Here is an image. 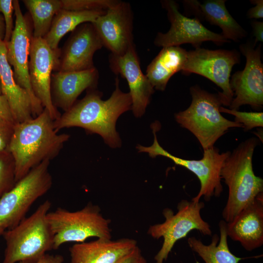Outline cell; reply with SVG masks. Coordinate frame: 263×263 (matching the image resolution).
<instances>
[{
	"label": "cell",
	"mask_w": 263,
	"mask_h": 263,
	"mask_svg": "<svg viewBox=\"0 0 263 263\" xmlns=\"http://www.w3.org/2000/svg\"><path fill=\"white\" fill-rule=\"evenodd\" d=\"M220 237L214 234L208 245L194 237L188 239L190 248L197 253L206 263H238L244 258L236 256L230 251L227 244L226 223L221 220L219 223Z\"/></svg>",
	"instance_id": "obj_25"
},
{
	"label": "cell",
	"mask_w": 263,
	"mask_h": 263,
	"mask_svg": "<svg viewBox=\"0 0 263 263\" xmlns=\"http://www.w3.org/2000/svg\"><path fill=\"white\" fill-rule=\"evenodd\" d=\"M188 51L180 46L163 47L147 67L146 75L154 89L164 91L169 79L182 71Z\"/></svg>",
	"instance_id": "obj_23"
},
{
	"label": "cell",
	"mask_w": 263,
	"mask_h": 263,
	"mask_svg": "<svg viewBox=\"0 0 263 263\" xmlns=\"http://www.w3.org/2000/svg\"><path fill=\"white\" fill-rule=\"evenodd\" d=\"M0 118L15 124L9 103L2 94H0Z\"/></svg>",
	"instance_id": "obj_32"
},
{
	"label": "cell",
	"mask_w": 263,
	"mask_h": 263,
	"mask_svg": "<svg viewBox=\"0 0 263 263\" xmlns=\"http://www.w3.org/2000/svg\"><path fill=\"white\" fill-rule=\"evenodd\" d=\"M152 125L154 141L150 147L138 145L136 148L139 152L149 153L152 158L161 155L166 157L176 165L186 168L193 173L198 178L201 185L200 189L197 195L191 201L199 202L203 196L206 201H209L213 196L219 197L223 191L221 184V170L223 163L229 156L230 151L220 153L219 150L215 147L204 150L203 156L200 160H188L175 156L164 150L159 144L156 135V126Z\"/></svg>",
	"instance_id": "obj_9"
},
{
	"label": "cell",
	"mask_w": 263,
	"mask_h": 263,
	"mask_svg": "<svg viewBox=\"0 0 263 263\" xmlns=\"http://www.w3.org/2000/svg\"><path fill=\"white\" fill-rule=\"evenodd\" d=\"M115 86L111 96L106 100L102 99L101 92L91 89L83 99L54 121V129L58 132L65 128H82L101 136L110 147H120L116 122L121 114L131 109L132 102L130 93L120 90L117 77Z\"/></svg>",
	"instance_id": "obj_1"
},
{
	"label": "cell",
	"mask_w": 263,
	"mask_h": 263,
	"mask_svg": "<svg viewBox=\"0 0 263 263\" xmlns=\"http://www.w3.org/2000/svg\"><path fill=\"white\" fill-rule=\"evenodd\" d=\"M253 34L255 37L253 45L256 46L258 42L263 41V22L254 20L251 22Z\"/></svg>",
	"instance_id": "obj_35"
},
{
	"label": "cell",
	"mask_w": 263,
	"mask_h": 263,
	"mask_svg": "<svg viewBox=\"0 0 263 263\" xmlns=\"http://www.w3.org/2000/svg\"><path fill=\"white\" fill-rule=\"evenodd\" d=\"M109 66L113 73L125 78L129 85L132 99L131 109L136 117H141L150 103L154 88L141 69L135 44L123 55L109 56Z\"/></svg>",
	"instance_id": "obj_16"
},
{
	"label": "cell",
	"mask_w": 263,
	"mask_h": 263,
	"mask_svg": "<svg viewBox=\"0 0 263 263\" xmlns=\"http://www.w3.org/2000/svg\"><path fill=\"white\" fill-rule=\"evenodd\" d=\"M240 54L235 49L209 50L198 47L188 51L182 72L196 74L212 81L220 87L217 94L222 105L229 106L234 97L230 85L233 67L240 62Z\"/></svg>",
	"instance_id": "obj_10"
},
{
	"label": "cell",
	"mask_w": 263,
	"mask_h": 263,
	"mask_svg": "<svg viewBox=\"0 0 263 263\" xmlns=\"http://www.w3.org/2000/svg\"><path fill=\"white\" fill-rule=\"evenodd\" d=\"M103 43L92 23L79 25L73 31L59 59V72L80 71L92 69L93 56Z\"/></svg>",
	"instance_id": "obj_17"
},
{
	"label": "cell",
	"mask_w": 263,
	"mask_h": 263,
	"mask_svg": "<svg viewBox=\"0 0 263 263\" xmlns=\"http://www.w3.org/2000/svg\"><path fill=\"white\" fill-rule=\"evenodd\" d=\"M58 49L53 50L43 38L32 37L29 59V74L31 85L36 97L52 119L61 114L54 106L51 94V72L59 64Z\"/></svg>",
	"instance_id": "obj_14"
},
{
	"label": "cell",
	"mask_w": 263,
	"mask_h": 263,
	"mask_svg": "<svg viewBox=\"0 0 263 263\" xmlns=\"http://www.w3.org/2000/svg\"><path fill=\"white\" fill-rule=\"evenodd\" d=\"M15 124L0 118V153L9 151Z\"/></svg>",
	"instance_id": "obj_31"
},
{
	"label": "cell",
	"mask_w": 263,
	"mask_h": 263,
	"mask_svg": "<svg viewBox=\"0 0 263 263\" xmlns=\"http://www.w3.org/2000/svg\"><path fill=\"white\" fill-rule=\"evenodd\" d=\"M18 263H28L25 262H19Z\"/></svg>",
	"instance_id": "obj_39"
},
{
	"label": "cell",
	"mask_w": 263,
	"mask_h": 263,
	"mask_svg": "<svg viewBox=\"0 0 263 263\" xmlns=\"http://www.w3.org/2000/svg\"><path fill=\"white\" fill-rule=\"evenodd\" d=\"M226 233L247 251L263 244V195L259 194L231 222L226 223Z\"/></svg>",
	"instance_id": "obj_19"
},
{
	"label": "cell",
	"mask_w": 263,
	"mask_h": 263,
	"mask_svg": "<svg viewBox=\"0 0 263 263\" xmlns=\"http://www.w3.org/2000/svg\"><path fill=\"white\" fill-rule=\"evenodd\" d=\"M47 219L53 234V249L66 243H83L93 237L112 239L111 221L91 203L75 211L58 207L49 212Z\"/></svg>",
	"instance_id": "obj_6"
},
{
	"label": "cell",
	"mask_w": 263,
	"mask_h": 263,
	"mask_svg": "<svg viewBox=\"0 0 263 263\" xmlns=\"http://www.w3.org/2000/svg\"><path fill=\"white\" fill-rule=\"evenodd\" d=\"M51 207L50 201H44L30 216L4 233L2 263H33L53 249V234L47 219Z\"/></svg>",
	"instance_id": "obj_4"
},
{
	"label": "cell",
	"mask_w": 263,
	"mask_h": 263,
	"mask_svg": "<svg viewBox=\"0 0 263 263\" xmlns=\"http://www.w3.org/2000/svg\"><path fill=\"white\" fill-rule=\"evenodd\" d=\"M226 1L207 0L201 3L196 0H186L183 3L186 9L195 18L220 27L221 34L227 40L239 42L247 36V32L229 13Z\"/></svg>",
	"instance_id": "obj_20"
},
{
	"label": "cell",
	"mask_w": 263,
	"mask_h": 263,
	"mask_svg": "<svg viewBox=\"0 0 263 263\" xmlns=\"http://www.w3.org/2000/svg\"><path fill=\"white\" fill-rule=\"evenodd\" d=\"M133 15L128 2H115L92 23L103 43L111 54L124 55L134 44L133 36Z\"/></svg>",
	"instance_id": "obj_15"
},
{
	"label": "cell",
	"mask_w": 263,
	"mask_h": 263,
	"mask_svg": "<svg viewBox=\"0 0 263 263\" xmlns=\"http://www.w3.org/2000/svg\"><path fill=\"white\" fill-rule=\"evenodd\" d=\"M5 35V24L3 17L0 12V41L3 40Z\"/></svg>",
	"instance_id": "obj_37"
},
{
	"label": "cell",
	"mask_w": 263,
	"mask_h": 263,
	"mask_svg": "<svg viewBox=\"0 0 263 263\" xmlns=\"http://www.w3.org/2000/svg\"><path fill=\"white\" fill-rule=\"evenodd\" d=\"M161 3L167 12L170 27L165 33H157L154 40L155 46H179L183 44L189 43L196 48L200 47L201 44L205 41H212L217 45L230 42L221 33L207 28L198 18L191 19L183 15L175 1L163 0Z\"/></svg>",
	"instance_id": "obj_12"
},
{
	"label": "cell",
	"mask_w": 263,
	"mask_h": 263,
	"mask_svg": "<svg viewBox=\"0 0 263 263\" xmlns=\"http://www.w3.org/2000/svg\"><path fill=\"white\" fill-rule=\"evenodd\" d=\"M15 163L9 151L0 153V198L15 185Z\"/></svg>",
	"instance_id": "obj_27"
},
{
	"label": "cell",
	"mask_w": 263,
	"mask_h": 263,
	"mask_svg": "<svg viewBox=\"0 0 263 263\" xmlns=\"http://www.w3.org/2000/svg\"><path fill=\"white\" fill-rule=\"evenodd\" d=\"M98 72L92 69L72 72H58L53 76V102L65 112L75 103L78 96L86 89L97 84Z\"/></svg>",
	"instance_id": "obj_21"
},
{
	"label": "cell",
	"mask_w": 263,
	"mask_h": 263,
	"mask_svg": "<svg viewBox=\"0 0 263 263\" xmlns=\"http://www.w3.org/2000/svg\"><path fill=\"white\" fill-rule=\"evenodd\" d=\"M5 42L0 41V82L1 94L7 99L16 124L33 118L32 103L28 92L16 81L8 62Z\"/></svg>",
	"instance_id": "obj_22"
},
{
	"label": "cell",
	"mask_w": 263,
	"mask_h": 263,
	"mask_svg": "<svg viewBox=\"0 0 263 263\" xmlns=\"http://www.w3.org/2000/svg\"><path fill=\"white\" fill-rule=\"evenodd\" d=\"M13 11V0H0V12L3 14L5 24V35L3 41L5 44L10 41L14 28Z\"/></svg>",
	"instance_id": "obj_30"
},
{
	"label": "cell",
	"mask_w": 263,
	"mask_h": 263,
	"mask_svg": "<svg viewBox=\"0 0 263 263\" xmlns=\"http://www.w3.org/2000/svg\"><path fill=\"white\" fill-rule=\"evenodd\" d=\"M115 0H61L62 9L76 11L106 10Z\"/></svg>",
	"instance_id": "obj_29"
},
{
	"label": "cell",
	"mask_w": 263,
	"mask_h": 263,
	"mask_svg": "<svg viewBox=\"0 0 263 263\" xmlns=\"http://www.w3.org/2000/svg\"><path fill=\"white\" fill-rule=\"evenodd\" d=\"M192 100L185 110L175 114L176 122L191 132L204 150L214 147L215 142L230 128H243L242 124L225 118L219 111L222 104L218 94L210 93L198 85L190 88Z\"/></svg>",
	"instance_id": "obj_5"
},
{
	"label": "cell",
	"mask_w": 263,
	"mask_h": 263,
	"mask_svg": "<svg viewBox=\"0 0 263 263\" xmlns=\"http://www.w3.org/2000/svg\"><path fill=\"white\" fill-rule=\"evenodd\" d=\"M204 207L202 202L182 200L178 204V211L175 214L169 208L163 210L165 221L150 225L147 232L154 239L163 238L162 247L154 256L155 263H163L166 261L175 244L186 237L193 230H197L204 235H211L209 225L200 214Z\"/></svg>",
	"instance_id": "obj_8"
},
{
	"label": "cell",
	"mask_w": 263,
	"mask_h": 263,
	"mask_svg": "<svg viewBox=\"0 0 263 263\" xmlns=\"http://www.w3.org/2000/svg\"><path fill=\"white\" fill-rule=\"evenodd\" d=\"M245 56L244 69L236 72L230 78V85L234 96L229 109L238 110L244 105H250L255 110L263 106V64L261 60V44L255 48L246 43L239 46Z\"/></svg>",
	"instance_id": "obj_11"
},
{
	"label": "cell",
	"mask_w": 263,
	"mask_h": 263,
	"mask_svg": "<svg viewBox=\"0 0 263 263\" xmlns=\"http://www.w3.org/2000/svg\"><path fill=\"white\" fill-rule=\"evenodd\" d=\"M53 122L44 109L38 115L15 124L8 151L15 163L16 183L42 161L56 157L69 140V134L57 133Z\"/></svg>",
	"instance_id": "obj_2"
},
{
	"label": "cell",
	"mask_w": 263,
	"mask_h": 263,
	"mask_svg": "<svg viewBox=\"0 0 263 263\" xmlns=\"http://www.w3.org/2000/svg\"><path fill=\"white\" fill-rule=\"evenodd\" d=\"M118 263H148L139 247L137 246L128 255Z\"/></svg>",
	"instance_id": "obj_33"
},
{
	"label": "cell",
	"mask_w": 263,
	"mask_h": 263,
	"mask_svg": "<svg viewBox=\"0 0 263 263\" xmlns=\"http://www.w3.org/2000/svg\"><path fill=\"white\" fill-rule=\"evenodd\" d=\"M137 246L135 240L126 238L77 243L70 248V263H118Z\"/></svg>",
	"instance_id": "obj_18"
},
{
	"label": "cell",
	"mask_w": 263,
	"mask_h": 263,
	"mask_svg": "<svg viewBox=\"0 0 263 263\" xmlns=\"http://www.w3.org/2000/svg\"><path fill=\"white\" fill-rule=\"evenodd\" d=\"M0 94H1L0 82Z\"/></svg>",
	"instance_id": "obj_38"
},
{
	"label": "cell",
	"mask_w": 263,
	"mask_h": 263,
	"mask_svg": "<svg viewBox=\"0 0 263 263\" xmlns=\"http://www.w3.org/2000/svg\"><path fill=\"white\" fill-rule=\"evenodd\" d=\"M33 23V37L44 38L56 14L62 9L61 0H24Z\"/></svg>",
	"instance_id": "obj_26"
},
{
	"label": "cell",
	"mask_w": 263,
	"mask_h": 263,
	"mask_svg": "<svg viewBox=\"0 0 263 263\" xmlns=\"http://www.w3.org/2000/svg\"><path fill=\"white\" fill-rule=\"evenodd\" d=\"M64 259L60 255L45 254L33 263H63Z\"/></svg>",
	"instance_id": "obj_36"
},
{
	"label": "cell",
	"mask_w": 263,
	"mask_h": 263,
	"mask_svg": "<svg viewBox=\"0 0 263 263\" xmlns=\"http://www.w3.org/2000/svg\"><path fill=\"white\" fill-rule=\"evenodd\" d=\"M15 24L10 41L6 43L7 59L13 66L17 83L28 93L32 103L33 116L40 114L44 108L33 91L29 74V57L32 38L31 30L22 14L18 0H13Z\"/></svg>",
	"instance_id": "obj_13"
},
{
	"label": "cell",
	"mask_w": 263,
	"mask_h": 263,
	"mask_svg": "<svg viewBox=\"0 0 263 263\" xmlns=\"http://www.w3.org/2000/svg\"><path fill=\"white\" fill-rule=\"evenodd\" d=\"M250 1L255 5L248 10L246 13L247 18L255 19H262L263 18V0H250Z\"/></svg>",
	"instance_id": "obj_34"
},
{
	"label": "cell",
	"mask_w": 263,
	"mask_h": 263,
	"mask_svg": "<svg viewBox=\"0 0 263 263\" xmlns=\"http://www.w3.org/2000/svg\"><path fill=\"white\" fill-rule=\"evenodd\" d=\"M50 163L45 160L33 168L0 198V236L25 218L35 202L51 188Z\"/></svg>",
	"instance_id": "obj_7"
},
{
	"label": "cell",
	"mask_w": 263,
	"mask_h": 263,
	"mask_svg": "<svg viewBox=\"0 0 263 263\" xmlns=\"http://www.w3.org/2000/svg\"><path fill=\"white\" fill-rule=\"evenodd\" d=\"M259 143L249 138L241 142L225 160L221 170V179L228 188V196L222 216L231 222L256 197L263 192V180L253 171L252 157Z\"/></svg>",
	"instance_id": "obj_3"
},
{
	"label": "cell",
	"mask_w": 263,
	"mask_h": 263,
	"mask_svg": "<svg viewBox=\"0 0 263 263\" xmlns=\"http://www.w3.org/2000/svg\"><path fill=\"white\" fill-rule=\"evenodd\" d=\"M220 113L232 114L235 116L234 122L243 125L244 131L246 132L256 127H263V112H246L238 110L219 108Z\"/></svg>",
	"instance_id": "obj_28"
},
{
	"label": "cell",
	"mask_w": 263,
	"mask_h": 263,
	"mask_svg": "<svg viewBox=\"0 0 263 263\" xmlns=\"http://www.w3.org/2000/svg\"><path fill=\"white\" fill-rule=\"evenodd\" d=\"M106 10L70 11L61 9L54 17L51 28L43 38L53 50L57 49L60 39L67 33L84 23H93Z\"/></svg>",
	"instance_id": "obj_24"
}]
</instances>
